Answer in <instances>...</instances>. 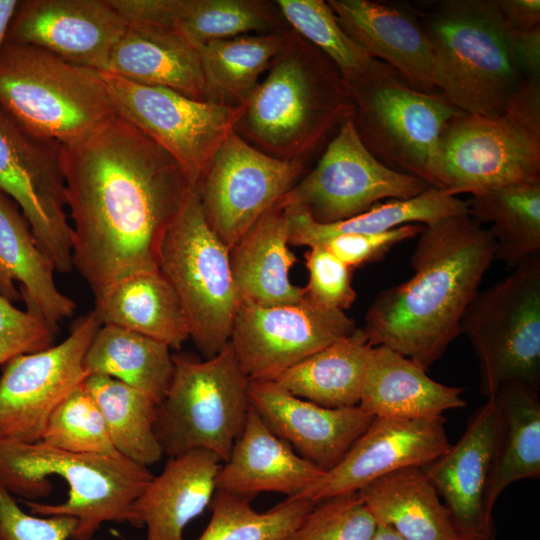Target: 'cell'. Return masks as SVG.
Here are the masks:
<instances>
[{"instance_id":"1","label":"cell","mask_w":540,"mask_h":540,"mask_svg":"<svg viewBox=\"0 0 540 540\" xmlns=\"http://www.w3.org/2000/svg\"><path fill=\"white\" fill-rule=\"evenodd\" d=\"M73 266L95 296L159 270L163 238L191 185L177 161L114 114L61 145Z\"/></svg>"},{"instance_id":"2","label":"cell","mask_w":540,"mask_h":540,"mask_svg":"<svg viewBox=\"0 0 540 540\" xmlns=\"http://www.w3.org/2000/svg\"><path fill=\"white\" fill-rule=\"evenodd\" d=\"M410 258L413 276L381 291L362 328L426 370L460 333L464 313L495 259L489 229L467 215L423 225Z\"/></svg>"},{"instance_id":"3","label":"cell","mask_w":540,"mask_h":540,"mask_svg":"<svg viewBox=\"0 0 540 540\" xmlns=\"http://www.w3.org/2000/svg\"><path fill=\"white\" fill-rule=\"evenodd\" d=\"M352 114L347 86L334 63L291 29L245 102L234 132L269 156L306 161Z\"/></svg>"},{"instance_id":"4","label":"cell","mask_w":540,"mask_h":540,"mask_svg":"<svg viewBox=\"0 0 540 540\" xmlns=\"http://www.w3.org/2000/svg\"><path fill=\"white\" fill-rule=\"evenodd\" d=\"M152 473L124 456L64 451L42 441L0 442V481L31 514L70 516L72 540H90L105 522H128Z\"/></svg>"},{"instance_id":"5","label":"cell","mask_w":540,"mask_h":540,"mask_svg":"<svg viewBox=\"0 0 540 540\" xmlns=\"http://www.w3.org/2000/svg\"><path fill=\"white\" fill-rule=\"evenodd\" d=\"M419 18L432 48L434 87L466 114H503L526 80L497 0H442Z\"/></svg>"},{"instance_id":"6","label":"cell","mask_w":540,"mask_h":540,"mask_svg":"<svg viewBox=\"0 0 540 540\" xmlns=\"http://www.w3.org/2000/svg\"><path fill=\"white\" fill-rule=\"evenodd\" d=\"M0 110L28 134L61 145L116 113L102 72L13 42L0 48Z\"/></svg>"},{"instance_id":"7","label":"cell","mask_w":540,"mask_h":540,"mask_svg":"<svg viewBox=\"0 0 540 540\" xmlns=\"http://www.w3.org/2000/svg\"><path fill=\"white\" fill-rule=\"evenodd\" d=\"M540 182V82L526 80L497 117L448 124L431 186L453 196Z\"/></svg>"},{"instance_id":"8","label":"cell","mask_w":540,"mask_h":540,"mask_svg":"<svg viewBox=\"0 0 540 540\" xmlns=\"http://www.w3.org/2000/svg\"><path fill=\"white\" fill-rule=\"evenodd\" d=\"M345 84L352 119L365 147L388 167L431 186L443 134L451 120L464 112L441 93L411 87L381 61Z\"/></svg>"},{"instance_id":"9","label":"cell","mask_w":540,"mask_h":540,"mask_svg":"<svg viewBox=\"0 0 540 540\" xmlns=\"http://www.w3.org/2000/svg\"><path fill=\"white\" fill-rule=\"evenodd\" d=\"M169 389L158 405L155 433L163 455L205 449L225 462L242 433L251 408L250 379L230 341L204 361L172 355Z\"/></svg>"},{"instance_id":"10","label":"cell","mask_w":540,"mask_h":540,"mask_svg":"<svg viewBox=\"0 0 540 540\" xmlns=\"http://www.w3.org/2000/svg\"><path fill=\"white\" fill-rule=\"evenodd\" d=\"M159 270L180 298L190 338L209 359L229 342L241 298L229 248L207 224L199 186H191L160 248Z\"/></svg>"},{"instance_id":"11","label":"cell","mask_w":540,"mask_h":540,"mask_svg":"<svg viewBox=\"0 0 540 540\" xmlns=\"http://www.w3.org/2000/svg\"><path fill=\"white\" fill-rule=\"evenodd\" d=\"M478 361L480 391L508 382L540 389V255L478 291L460 324Z\"/></svg>"},{"instance_id":"12","label":"cell","mask_w":540,"mask_h":540,"mask_svg":"<svg viewBox=\"0 0 540 540\" xmlns=\"http://www.w3.org/2000/svg\"><path fill=\"white\" fill-rule=\"evenodd\" d=\"M102 73L116 114L169 153L189 183L199 186L219 147L234 131L245 104L225 106L195 100L168 88Z\"/></svg>"},{"instance_id":"13","label":"cell","mask_w":540,"mask_h":540,"mask_svg":"<svg viewBox=\"0 0 540 540\" xmlns=\"http://www.w3.org/2000/svg\"><path fill=\"white\" fill-rule=\"evenodd\" d=\"M430 185L378 160L359 138L352 117L328 143L315 168L277 203L299 207L321 224L339 222L384 199H410Z\"/></svg>"},{"instance_id":"14","label":"cell","mask_w":540,"mask_h":540,"mask_svg":"<svg viewBox=\"0 0 540 540\" xmlns=\"http://www.w3.org/2000/svg\"><path fill=\"white\" fill-rule=\"evenodd\" d=\"M100 326L92 310L74 323L61 343L5 364L0 377V442L42 440L52 412L88 377L84 357Z\"/></svg>"},{"instance_id":"15","label":"cell","mask_w":540,"mask_h":540,"mask_svg":"<svg viewBox=\"0 0 540 540\" xmlns=\"http://www.w3.org/2000/svg\"><path fill=\"white\" fill-rule=\"evenodd\" d=\"M0 191L21 209L43 252L61 273L73 266L61 144L34 137L0 110Z\"/></svg>"},{"instance_id":"16","label":"cell","mask_w":540,"mask_h":540,"mask_svg":"<svg viewBox=\"0 0 540 540\" xmlns=\"http://www.w3.org/2000/svg\"><path fill=\"white\" fill-rule=\"evenodd\" d=\"M305 160H282L236 132L224 140L199 185L204 218L230 249L298 182Z\"/></svg>"},{"instance_id":"17","label":"cell","mask_w":540,"mask_h":540,"mask_svg":"<svg viewBox=\"0 0 540 540\" xmlns=\"http://www.w3.org/2000/svg\"><path fill=\"white\" fill-rule=\"evenodd\" d=\"M356 328L344 311L323 308L306 296L271 306L241 301L229 341L250 380L274 381Z\"/></svg>"},{"instance_id":"18","label":"cell","mask_w":540,"mask_h":540,"mask_svg":"<svg viewBox=\"0 0 540 540\" xmlns=\"http://www.w3.org/2000/svg\"><path fill=\"white\" fill-rule=\"evenodd\" d=\"M501 435L496 396L469 418L459 440L422 467L462 540H494L491 488Z\"/></svg>"},{"instance_id":"19","label":"cell","mask_w":540,"mask_h":540,"mask_svg":"<svg viewBox=\"0 0 540 540\" xmlns=\"http://www.w3.org/2000/svg\"><path fill=\"white\" fill-rule=\"evenodd\" d=\"M443 416L429 419L374 417L340 462L323 473L298 498L315 503L358 492L394 471L422 468L445 453L451 443Z\"/></svg>"},{"instance_id":"20","label":"cell","mask_w":540,"mask_h":540,"mask_svg":"<svg viewBox=\"0 0 540 540\" xmlns=\"http://www.w3.org/2000/svg\"><path fill=\"white\" fill-rule=\"evenodd\" d=\"M126 27L108 0H26L20 1L5 42L105 72Z\"/></svg>"},{"instance_id":"21","label":"cell","mask_w":540,"mask_h":540,"mask_svg":"<svg viewBox=\"0 0 540 540\" xmlns=\"http://www.w3.org/2000/svg\"><path fill=\"white\" fill-rule=\"evenodd\" d=\"M251 408L305 460L326 472L336 466L374 416L359 405L327 408L299 398L275 381L250 380Z\"/></svg>"},{"instance_id":"22","label":"cell","mask_w":540,"mask_h":540,"mask_svg":"<svg viewBox=\"0 0 540 540\" xmlns=\"http://www.w3.org/2000/svg\"><path fill=\"white\" fill-rule=\"evenodd\" d=\"M327 3L345 33L371 58L389 65L411 87L433 92L432 48L416 12L370 0Z\"/></svg>"},{"instance_id":"23","label":"cell","mask_w":540,"mask_h":540,"mask_svg":"<svg viewBox=\"0 0 540 540\" xmlns=\"http://www.w3.org/2000/svg\"><path fill=\"white\" fill-rule=\"evenodd\" d=\"M221 464L205 449L169 457L162 472L131 504L128 523L146 526L145 540H184L187 525L212 501Z\"/></svg>"},{"instance_id":"24","label":"cell","mask_w":540,"mask_h":540,"mask_svg":"<svg viewBox=\"0 0 540 540\" xmlns=\"http://www.w3.org/2000/svg\"><path fill=\"white\" fill-rule=\"evenodd\" d=\"M324 471L298 455L250 408L244 429L216 477V490L253 499L261 492L298 498Z\"/></svg>"},{"instance_id":"25","label":"cell","mask_w":540,"mask_h":540,"mask_svg":"<svg viewBox=\"0 0 540 540\" xmlns=\"http://www.w3.org/2000/svg\"><path fill=\"white\" fill-rule=\"evenodd\" d=\"M55 270L19 206L0 191V294L11 302L22 295L27 310L57 330L75 303L57 288Z\"/></svg>"},{"instance_id":"26","label":"cell","mask_w":540,"mask_h":540,"mask_svg":"<svg viewBox=\"0 0 540 540\" xmlns=\"http://www.w3.org/2000/svg\"><path fill=\"white\" fill-rule=\"evenodd\" d=\"M426 369L395 350L374 346L366 365L359 406L374 417L437 418L466 406L463 388L430 378Z\"/></svg>"},{"instance_id":"27","label":"cell","mask_w":540,"mask_h":540,"mask_svg":"<svg viewBox=\"0 0 540 540\" xmlns=\"http://www.w3.org/2000/svg\"><path fill=\"white\" fill-rule=\"evenodd\" d=\"M105 72L206 101L198 49L176 28L127 25Z\"/></svg>"},{"instance_id":"28","label":"cell","mask_w":540,"mask_h":540,"mask_svg":"<svg viewBox=\"0 0 540 540\" xmlns=\"http://www.w3.org/2000/svg\"><path fill=\"white\" fill-rule=\"evenodd\" d=\"M290 224L277 204L266 211L229 249L233 279L241 298L259 305L294 303L305 288L289 280L297 258L288 248Z\"/></svg>"},{"instance_id":"29","label":"cell","mask_w":540,"mask_h":540,"mask_svg":"<svg viewBox=\"0 0 540 540\" xmlns=\"http://www.w3.org/2000/svg\"><path fill=\"white\" fill-rule=\"evenodd\" d=\"M101 325L117 326L179 349L190 338L176 291L160 270L131 275L95 296Z\"/></svg>"},{"instance_id":"30","label":"cell","mask_w":540,"mask_h":540,"mask_svg":"<svg viewBox=\"0 0 540 540\" xmlns=\"http://www.w3.org/2000/svg\"><path fill=\"white\" fill-rule=\"evenodd\" d=\"M377 524L404 540H462L451 516L422 468H403L361 488Z\"/></svg>"},{"instance_id":"31","label":"cell","mask_w":540,"mask_h":540,"mask_svg":"<svg viewBox=\"0 0 540 540\" xmlns=\"http://www.w3.org/2000/svg\"><path fill=\"white\" fill-rule=\"evenodd\" d=\"M373 346L362 328L298 362L274 381L291 394L327 408L357 406Z\"/></svg>"},{"instance_id":"32","label":"cell","mask_w":540,"mask_h":540,"mask_svg":"<svg viewBox=\"0 0 540 540\" xmlns=\"http://www.w3.org/2000/svg\"><path fill=\"white\" fill-rule=\"evenodd\" d=\"M290 224L289 244L311 247L326 236L342 233H381L406 224L428 225L468 214V204L457 196L429 186L410 199H391L354 217L330 224L314 221L299 207L283 208Z\"/></svg>"},{"instance_id":"33","label":"cell","mask_w":540,"mask_h":540,"mask_svg":"<svg viewBox=\"0 0 540 540\" xmlns=\"http://www.w3.org/2000/svg\"><path fill=\"white\" fill-rule=\"evenodd\" d=\"M89 375L117 379L160 403L174 371L170 348L157 340L113 326L101 325L84 357Z\"/></svg>"},{"instance_id":"34","label":"cell","mask_w":540,"mask_h":540,"mask_svg":"<svg viewBox=\"0 0 540 540\" xmlns=\"http://www.w3.org/2000/svg\"><path fill=\"white\" fill-rule=\"evenodd\" d=\"M290 31L241 35L199 47L205 100L225 106L245 104Z\"/></svg>"},{"instance_id":"35","label":"cell","mask_w":540,"mask_h":540,"mask_svg":"<svg viewBox=\"0 0 540 540\" xmlns=\"http://www.w3.org/2000/svg\"><path fill=\"white\" fill-rule=\"evenodd\" d=\"M466 201L470 217L491 224L495 259L513 269L540 255V182L473 194Z\"/></svg>"},{"instance_id":"36","label":"cell","mask_w":540,"mask_h":540,"mask_svg":"<svg viewBox=\"0 0 540 540\" xmlns=\"http://www.w3.org/2000/svg\"><path fill=\"white\" fill-rule=\"evenodd\" d=\"M83 387L101 412L120 455L145 467L162 459L164 455L155 433L159 403L109 376L89 375Z\"/></svg>"},{"instance_id":"37","label":"cell","mask_w":540,"mask_h":540,"mask_svg":"<svg viewBox=\"0 0 540 540\" xmlns=\"http://www.w3.org/2000/svg\"><path fill=\"white\" fill-rule=\"evenodd\" d=\"M501 435L491 488L495 505L512 483L540 477V400L538 391L519 382L504 384L495 395Z\"/></svg>"},{"instance_id":"38","label":"cell","mask_w":540,"mask_h":540,"mask_svg":"<svg viewBox=\"0 0 540 540\" xmlns=\"http://www.w3.org/2000/svg\"><path fill=\"white\" fill-rule=\"evenodd\" d=\"M178 31L197 49L211 41L291 28L275 1L182 0Z\"/></svg>"},{"instance_id":"39","label":"cell","mask_w":540,"mask_h":540,"mask_svg":"<svg viewBox=\"0 0 540 540\" xmlns=\"http://www.w3.org/2000/svg\"><path fill=\"white\" fill-rule=\"evenodd\" d=\"M251 501L216 490L210 521L197 540H287L316 504L305 498H287L258 512Z\"/></svg>"},{"instance_id":"40","label":"cell","mask_w":540,"mask_h":540,"mask_svg":"<svg viewBox=\"0 0 540 540\" xmlns=\"http://www.w3.org/2000/svg\"><path fill=\"white\" fill-rule=\"evenodd\" d=\"M289 27L323 52L345 83L370 72L379 63L342 29L335 13L323 0H276Z\"/></svg>"},{"instance_id":"41","label":"cell","mask_w":540,"mask_h":540,"mask_svg":"<svg viewBox=\"0 0 540 540\" xmlns=\"http://www.w3.org/2000/svg\"><path fill=\"white\" fill-rule=\"evenodd\" d=\"M42 442L82 454L118 455L96 403L83 384L52 412Z\"/></svg>"},{"instance_id":"42","label":"cell","mask_w":540,"mask_h":540,"mask_svg":"<svg viewBox=\"0 0 540 540\" xmlns=\"http://www.w3.org/2000/svg\"><path fill=\"white\" fill-rule=\"evenodd\" d=\"M377 523L358 492L317 502L287 540H371Z\"/></svg>"},{"instance_id":"43","label":"cell","mask_w":540,"mask_h":540,"mask_svg":"<svg viewBox=\"0 0 540 540\" xmlns=\"http://www.w3.org/2000/svg\"><path fill=\"white\" fill-rule=\"evenodd\" d=\"M309 272L305 296L318 306L344 311L355 301L352 269L321 246L309 247L305 254Z\"/></svg>"},{"instance_id":"44","label":"cell","mask_w":540,"mask_h":540,"mask_svg":"<svg viewBox=\"0 0 540 540\" xmlns=\"http://www.w3.org/2000/svg\"><path fill=\"white\" fill-rule=\"evenodd\" d=\"M56 331L40 316L18 309L0 294V365L53 346Z\"/></svg>"},{"instance_id":"45","label":"cell","mask_w":540,"mask_h":540,"mask_svg":"<svg viewBox=\"0 0 540 540\" xmlns=\"http://www.w3.org/2000/svg\"><path fill=\"white\" fill-rule=\"evenodd\" d=\"M422 228V224H406L381 233L334 234L321 238L312 246L323 247L353 270L383 259L396 244L416 237Z\"/></svg>"},{"instance_id":"46","label":"cell","mask_w":540,"mask_h":540,"mask_svg":"<svg viewBox=\"0 0 540 540\" xmlns=\"http://www.w3.org/2000/svg\"><path fill=\"white\" fill-rule=\"evenodd\" d=\"M76 526V519L70 516L25 512L0 481V540H68Z\"/></svg>"},{"instance_id":"47","label":"cell","mask_w":540,"mask_h":540,"mask_svg":"<svg viewBox=\"0 0 540 540\" xmlns=\"http://www.w3.org/2000/svg\"><path fill=\"white\" fill-rule=\"evenodd\" d=\"M127 25L176 28L182 0H108Z\"/></svg>"},{"instance_id":"48","label":"cell","mask_w":540,"mask_h":540,"mask_svg":"<svg viewBox=\"0 0 540 540\" xmlns=\"http://www.w3.org/2000/svg\"><path fill=\"white\" fill-rule=\"evenodd\" d=\"M510 42L524 79L540 82V26L525 31L510 30Z\"/></svg>"},{"instance_id":"49","label":"cell","mask_w":540,"mask_h":540,"mask_svg":"<svg viewBox=\"0 0 540 540\" xmlns=\"http://www.w3.org/2000/svg\"><path fill=\"white\" fill-rule=\"evenodd\" d=\"M508 29L525 31L540 26L539 0H497Z\"/></svg>"},{"instance_id":"50","label":"cell","mask_w":540,"mask_h":540,"mask_svg":"<svg viewBox=\"0 0 540 540\" xmlns=\"http://www.w3.org/2000/svg\"><path fill=\"white\" fill-rule=\"evenodd\" d=\"M20 4L17 0H0V48L4 44L11 21Z\"/></svg>"},{"instance_id":"51","label":"cell","mask_w":540,"mask_h":540,"mask_svg":"<svg viewBox=\"0 0 540 540\" xmlns=\"http://www.w3.org/2000/svg\"><path fill=\"white\" fill-rule=\"evenodd\" d=\"M371 540H404L399 534H397L393 529L377 524V528L371 538Z\"/></svg>"}]
</instances>
